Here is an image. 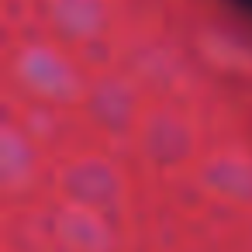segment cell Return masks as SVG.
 I'll use <instances>...</instances> for the list:
<instances>
[{
    "instance_id": "1",
    "label": "cell",
    "mask_w": 252,
    "mask_h": 252,
    "mask_svg": "<svg viewBox=\"0 0 252 252\" xmlns=\"http://www.w3.org/2000/svg\"><path fill=\"white\" fill-rule=\"evenodd\" d=\"M238 4H242L245 11H252V0H238Z\"/></svg>"
}]
</instances>
